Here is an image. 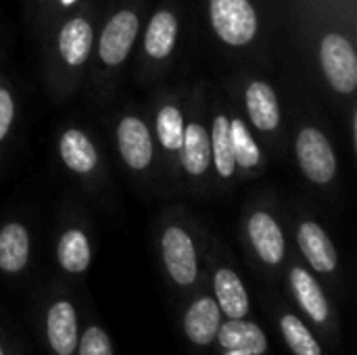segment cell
I'll use <instances>...</instances> for the list:
<instances>
[{
	"mask_svg": "<svg viewBox=\"0 0 357 355\" xmlns=\"http://www.w3.org/2000/svg\"><path fill=\"white\" fill-rule=\"evenodd\" d=\"M211 25L220 40L230 46H245L257 31V15L249 0H209Z\"/></svg>",
	"mask_w": 357,
	"mask_h": 355,
	"instance_id": "6da1fadb",
	"label": "cell"
},
{
	"mask_svg": "<svg viewBox=\"0 0 357 355\" xmlns=\"http://www.w3.org/2000/svg\"><path fill=\"white\" fill-rule=\"evenodd\" d=\"M320 59L331 86L341 94H351L357 86V59L349 40L339 33L324 36Z\"/></svg>",
	"mask_w": 357,
	"mask_h": 355,
	"instance_id": "7a4b0ae2",
	"label": "cell"
},
{
	"mask_svg": "<svg viewBox=\"0 0 357 355\" xmlns=\"http://www.w3.org/2000/svg\"><path fill=\"white\" fill-rule=\"evenodd\" d=\"M297 157L303 174L316 184H328L337 174V159L328 138L316 128H303L297 136Z\"/></svg>",
	"mask_w": 357,
	"mask_h": 355,
	"instance_id": "3957f363",
	"label": "cell"
},
{
	"mask_svg": "<svg viewBox=\"0 0 357 355\" xmlns=\"http://www.w3.org/2000/svg\"><path fill=\"white\" fill-rule=\"evenodd\" d=\"M163 264L169 278L180 287H190L197 280L199 264L190 234L180 226H169L161 236Z\"/></svg>",
	"mask_w": 357,
	"mask_h": 355,
	"instance_id": "277c9868",
	"label": "cell"
},
{
	"mask_svg": "<svg viewBox=\"0 0 357 355\" xmlns=\"http://www.w3.org/2000/svg\"><path fill=\"white\" fill-rule=\"evenodd\" d=\"M138 33V17L132 10H119L111 17V21L105 25L98 54L107 65H119L126 61V56L132 50V44Z\"/></svg>",
	"mask_w": 357,
	"mask_h": 355,
	"instance_id": "5b68a950",
	"label": "cell"
},
{
	"mask_svg": "<svg viewBox=\"0 0 357 355\" xmlns=\"http://www.w3.org/2000/svg\"><path fill=\"white\" fill-rule=\"evenodd\" d=\"M46 337L48 345L56 355H73L77 349L79 331H77V314L73 303L61 299L54 301L46 314Z\"/></svg>",
	"mask_w": 357,
	"mask_h": 355,
	"instance_id": "8992f818",
	"label": "cell"
},
{
	"mask_svg": "<svg viewBox=\"0 0 357 355\" xmlns=\"http://www.w3.org/2000/svg\"><path fill=\"white\" fill-rule=\"evenodd\" d=\"M222 324V312L213 297H199L184 314V335L190 343L207 347L215 341Z\"/></svg>",
	"mask_w": 357,
	"mask_h": 355,
	"instance_id": "52a82bcc",
	"label": "cell"
},
{
	"mask_svg": "<svg viewBox=\"0 0 357 355\" xmlns=\"http://www.w3.org/2000/svg\"><path fill=\"white\" fill-rule=\"evenodd\" d=\"M117 144L123 161L132 169H144L153 161V140L149 128L138 117L121 119L117 128Z\"/></svg>",
	"mask_w": 357,
	"mask_h": 355,
	"instance_id": "ba28073f",
	"label": "cell"
},
{
	"mask_svg": "<svg viewBox=\"0 0 357 355\" xmlns=\"http://www.w3.org/2000/svg\"><path fill=\"white\" fill-rule=\"evenodd\" d=\"M249 239H251V245L255 247L257 255L261 257V262H266L268 266H278L284 259V251H287L284 234L270 213L257 211L251 216Z\"/></svg>",
	"mask_w": 357,
	"mask_h": 355,
	"instance_id": "9c48e42d",
	"label": "cell"
},
{
	"mask_svg": "<svg viewBox=\"0 0 357 355\" xmlns=\"http://www.w3.org/2000/svg\"><path fill=\"white\" fill-rule=\"evenodd\" d=\"M297 243H299L301 253L305 255V259L310 262V266L316 272H320V274L335 272V268L339 264L337 249H335L333 241L328 239V234L316 222H303L299 226Z\"/></svg>",
	"mask_w": 357,
	"mask_h": 355,
	"instance_id": "30bf717a",
	"label": "cell"
},
{
	"mask_svg": "<svg viewBox=\"0 0 357 355\" xmlns=\"http://www.w3.org/2000/svg\"><path fill=\"white\" fill-rule=\"evenodd\" d=\"M213 291H215L213 299L218 301L222 316H226L228 320H241L249 316L251 312L249 295L241 276L234 270L228 268L218 270L213 278Z\"/></svg>",
	"mask_w": 357,
	"mask_h": 355,
	"instance_id": "8fae6325",
	"label": "cell"
},
{
	"mask_svg": "<svg viewBox=\"0 0 357 355\" xmlns=\"http://www.w3.org/2000/svg\"><path fill=\"white\" fill-rule=\"evenodd\" d=\"M215 341L222 345V349H238L251 355H264L268 352L266 333L257 324L247 322L245 318L220 324Z\"/></svg>",
	"mask_w": 357,
	"mask_h": 355,
	"instance_id": "7c38bea8",
	"label": "cell"
},
{
	"mask_svg": "<svg viewBox=\"0 0 357 355\" xmlns=\"http://www.w3.org/2000/svg\"><path fill=\"white\" fill-rule=\"evenodd\" d=\"M291 289L299 301V305L303 308V312L316 322V324H324L331 316V308L326 301L324 291L320 289L318 280L303 268H293L291 270Z\"/></svg>",
	"mask_w": 357,
	"mask_h": 355,
	"instance_id": "4fadbf2b",
	"label": "cell"
},
{
	"mask_svg": "<svg viewBox=\"0 0 357 355\" xmlns=\"http://www.w3.org/2000/svg\"><path fill=\"white\" fill-rule=\"evenodd\" d=\"M247 111L253 126L261 132H272L280 123V109L274 90L264 82H253L245 94Z\"/></svg>",
	"mask_w": 357,
	"mask_h": 355,
	"instance_id": "5bb4252c",
	"label": "cell"
},
{
	"mask_svg": "<svg viewBox=\"0 0 357 355\" xmlns=\"http://www.w3.org/2000/svg\"><path fill=\"white\" fill-rule=\"evenodd\" d=\"M92 48V27L86 19L77 17L63 25L59 33V50L67 65H84Z\"/></svg>",
	"mask_w": 357,
	"mask_h": 355,
	"instance_id": "9a60e30c",
	"label": "cell"
},
{
	"mask_svg": "<svg viewBox=\"0 0 357 355\" xmlns=\"http://www.w3.org/2000/svg\"><path fill=\"white\" fill-rule=\"evenodd\" d=\"M29 259V234L25 226L13 222L0 230V270L17 274Z\"/></svg>",
	"mask_w": 357,
	"mask_h": 355,
	"instance_id": "2e32d148",
	"label": "cell"
},
{
	"mask_svg": "<svg viewBox=\"0 0 357 355\" xmlns=\"http://www.w3.org/2000/svg\"><path fill=\"white\" fill-rule=\"evenodd\" d=\"M182 163L190 176H201L207 172L211 161V142L209 134L201 123H190L184 128L182 138Z\"/></svg>",
	"mask_w": 357,
	"mask_h": 355,
	"instance_id": "e0dca14e",
	"label": "cell"
},
{
	"mask_svg": "<svg viewBox=\"0 0 357 355\" xmlns=\"http://www.w3.org/2000/svg\"><path fill=\"white\" fill-rule=\"evenodd\" d=\"M178 36V21L174 13L169 10H159L151 19L144 36V48L153 59H165L176 44Z\"/></svg>",
	"mask_w": 357,
	"mask_h": 355,
	"instance_id": "ac0fdd59",
	"label": "cell"
},
{
	"mask_svg": "<svg viewBox=\"0 0 357 355\" xmlns=\"http://www.w3.org/2000/svg\"><path fill=\"white\" fill-rule=\"evenodd\" d=\"M61 157L65 165L77 174H88L96 165V149L90 138L79 130H67L61 138Z\"/></svg>",
	"mask_w": 357,
	"mask_h": 355,
	"instance_id": "d6986e66",
	"label": "cell"
},
{
	"mask_svg": "<svg viewBox=\"0 0 357 355\" xmlns=\"http://www.w3.org/2000/svg\"><path fill=\"white\" fill-rule=\"evenodd\" d=\"M56 259L69 274H82L90 266V243L82 230H67L56 247Z\"/></svg>",
	"mask_w": 357,
	"mask_h": 355,
	"instance_id": "ffe728a7",
	"label": "cell"
},
{
	"mask_svg": "<svg viewBox=\"0 0 357 355\" xmlns=\"http://www.w3.org/2000/svg\"><path fill=\"white\" fill-rule=\"evenodd\" d=\"M209 142H211V155H213L218 174L222 178H230L236 169V161H234L232 140H230V119L226 115L215 117Z\"/></svg>",
	"mask_w": 357,
	"mask_h": 355,
	"instance_id": "44dd1931",
	"label": "cell"
},
{
	"mask_svg": "<svg viewBox=\"0 0 357 355\" xmlns=\"http://www.w3.org/2000/svg\"><path fill=\"white\" fill-rule=\"evenodd\" d=\"M280 333L295 355H322V347L305 326V322L293 314H284L280 318Z\"/></svg>",
	"mask_w": 357,
	"mask_h": 355,
	"instance_id": "7402d4cb",
	"label": "cell"
},
{
	"mask_svg": "<svg viewBox=\"0 0 357 355\" xmlns=\"http://www.w3.org/2000/svg\"><path fill=\"white\" fill-rule=\"evenodd\" d=\"M157 136L167 151H180L184 138V117L178 107L165 105L157 113Z\"/></svg>",
	"mask_w": 357,
	"mask_h": 355,
	"instance_id": "603a6c76",
	"label": "cell"
},
{
	"mask_svg": "<svg viewBox=\"0 0 357 355\" xmlns=\"http://www.w3.org/2000/svg\"><path fill=\"white\" fill-rule=\"evenodd\" d=\"M230 140H232V153H234V161L236 165L251 169L259 163V146L255 144L253 136L249 134L247 126L241 119H232L230 121Z\"/></svg>",
	"mask_w": 357,
	"mask_h": 355,
	"instance_id": "cb8c5ba5",
	"label": "cell"
},
{
	"mask_svg": "<svg viewBox=\"0 0 357 355\" xmlns=\"http://www.w3.org/2000/svg\"><path fill=\"white\" fill-rule=\"evenodd\" d=\"M77 355H113L109 335L100 326H88L77 341Z\"/></svg>",
	"mask_w": 357,
	"mask_h": 355,
	"instance_id": "d4e9b609",
	"label": "cell"
},
{
	"mask_svg": "<svg viewBox=\"0 0 357 355\" xmlns=\"http://www.w3.org/2000/svg\"><path fill=\"white\" fill-rule=\"evenodd\" d=\"M15 117V103L6 88H0V142L6 138Z\"/></svg>",
	"mask_w": 357,
	"mask_h": 355,
	"instance_id": "484cf974",
	"label": "cell"
},
{
	"mask_svg": "<svg viewBox=\"0 0 357 355\" xmlns=\"http://www.w3.org/2000/svg\"><path fill=\"white\" fill-rule=\"evenodd\" d=\"M224 355H251L247 352H238V349H224Z\"/></svg>",
	"mask_w": 357,
	"mask_h": 355,
	"instance_id": "4316f807",
	"label": "cell"
},
{
	"mask_svg": "<svg viewBox=\"0 0 357 355\" xmlns=\"http://www.w3.org/2000/svg\"><path fill=\"white\" fill-rule=\"evenodd\" d=\"M0 355H4V352H2V345H0Z\"/></svg>",
	"mask_w": 357,
	"mask_h": 355,
	"instance_id": "83f0119b",
	"label": "cell"
},
{
	"mask_svg": "<svg viewBox=\"0 0 357 355\" xmlns=\"http://www.w3.org/2000/svg\"><path fill=\"white\" fill-rule=\"evenodd\" d=\"M63 2H65V4H69V2H71V0H63Z\"/></svg>",
	"mask_w": 357,
	"mask_h": 355,
	"instance_id": "f1b7e54d",
	"label": "cell"
}]
</instances>
